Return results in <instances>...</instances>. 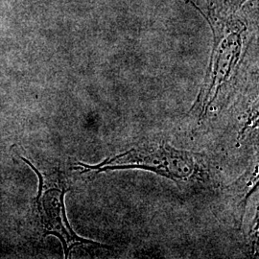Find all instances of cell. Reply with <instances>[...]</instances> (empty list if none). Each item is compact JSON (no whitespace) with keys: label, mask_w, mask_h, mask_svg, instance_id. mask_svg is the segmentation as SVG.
Returning <instances> with one entry per match:
<instances>
[{"label":"cell","mask_w":259,"mask_h":259,"mask_svg":"<svg viewBox=\"0 0 259 259\" xmlns=\"http://www.w3.org/2000/svg\"><path fill=\"white\" fill-rule=\"evenodd\" d=\"M203 157L200 154L177 150L166 143L147 144L130 149L118 156L109 157L97 165L76 163L83 167L82 173H101L117 169H142L165 177L177 184L201 180L204 174Z\"/></svg>","instance_id":"cell-1"},{"label":"cell","mask_w":259,"mask_h":259,"mask_svg":"<svg viewBox=\"0 0 259 259\" xmlns=\"http://www.w3.org/2000/svg\"><path fill=\"white\" fill-rule=\"evenodd\" d=\"M20 158L24 161V162H26L29 166L31 167L33 170H34V172L37 174V178H38V182H39V185H38V190H37V198H36V203L37 204V207H38V209H39V199H40V197H41V195H42V189H44V185H45V179H44V177L42 175L38 172V170H37V168L35 166H33V164L26 159V158H24V157H20Z\"/></svg>","instance_id":"cell-2"}]
</instances>
